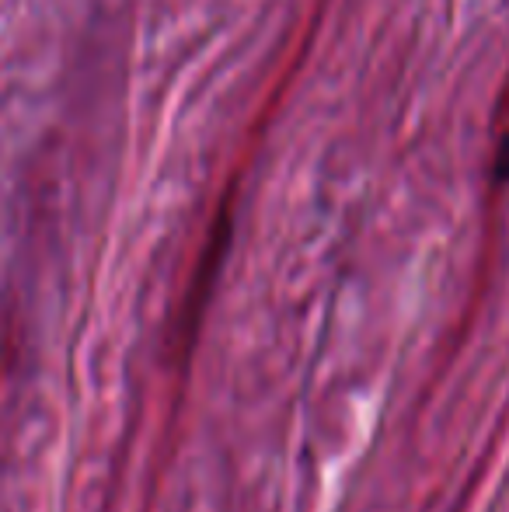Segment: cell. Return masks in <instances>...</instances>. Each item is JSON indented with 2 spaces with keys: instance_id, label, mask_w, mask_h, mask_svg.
Instances as JSON below:
<instances>
[{
  "instance_id": "obj_1",
  "label": "cell",
  "mask_w": 509,
  "mask_h": 512,
  "mask_svg": "<svg viewBox=\"0 0 509 512\" xmlns=\"http://www.w3.org/2000/svg\"><path fill=\"white\" fill-rule=\"evenodd\" d=\"M496 171L499 178H509V136L503 140V147H499V161H496Z\"/></svg>"
}]
</instances>
